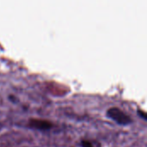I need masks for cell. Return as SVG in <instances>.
<instances>
[{"label": "cell", "mask_w": 147, "mask_h": 147, "mask_svg": "<svg viewBox=\"0 0 147 147\" xmlns=\"http://www.w3.org/2000/svg\"><path fill=\"white\" fill-rule=\"evenodd\" d=\"M107 116L112 119L113 121H115L119 125H122V126L129 125L132 122V119L130 118V116L116 107L109 109L107 111Z\"/></svg>", "instance_id": "1"}, {"label": "cell", "mask_w": 147, "mask_h": 147, "mask_svg": "<svg viewBox=\"0 0 147 147\" xmlns=\"http://www.w3.org/2000/svg\"><path fill=\"white\" fill-rule=\"evenodd\" d=\"M28 125L38 130H48L53 127L52 122L45 120H38V119H31L28 121Z\"/></svg>", "instance_id": "2"}, {"label": "cell", "mask_w": 147, "mask_h": 147, "mask_svg": "<svg viewBox=\"0 0 147 147\" xmlns=\"http://www.w3.org/2000/svg\"><path fill=\"white\" fill-rule=\"evenodd\" d=\"M81 144H82L83 147H94L93 144L91 142L88 141V140H82Z\"/></svg>", "instance_id": "3"}, {"label": "cell", "mask_w": 147, "mask_h": 147, "mask_svg": "<svg viewBox=\"0 0 147 147\" xmlns=\"http://www.w3.org/2000/svg\"><path fill=\"white\" fill-rule=\"evenodd\" d=\"M138 114H139V115H140L141 116V118H143L144 120H146V113L145 112H143L142 110H138Z\"/></svg>", "instance_id": "4"}]
</instances>
